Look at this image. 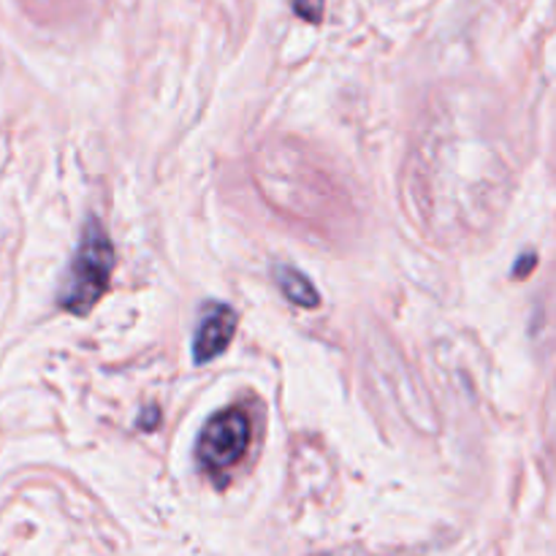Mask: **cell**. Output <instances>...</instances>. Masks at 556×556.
<instances>
[{
	"instance_id": "cell-1",
	"label": "cell",
	"mask_w": 556,
	"mask_h": 556,
	"mask_svg": "<svg viewBox=\"0 0 556 556\" xmlns=\"http://www.w3.org/2000/svg\"><path fill=\"white\" fill-rule=\"evenodd\" d=\"M114 271V248L109 233L96 217L81 228L79 248L68 266L63 288L58 291V304L71 315H87L106 293Z\"/></svg>"
},
{
	"instance_id": "cell-2",
	"label": "cell",
	"mask_w": 556,
	"mask_h": 556,
	"mask_svg": "<svg viewBox=\"0 0 556 556\" xmlns=\"http://www.w3.org/2000/svg\"><path fill=\"white\" fill-rule=\"evenodd\" d=\"M250 445V418L242 407H226L206 421L195 443V459L212 478H223Z\"/></svg>"
},
{
	"instance_id": "cell-3",
	"label": "cell",
	"mask_w": 556,
	"mask_h": 556,
	"mask_svg": "<svg viewBox=\"0 0 556 556\" xmlns=\"http://www.w3.org/2000/svg\"><path fill=\"white\" fill-rule=\"evenodd\" d=\"M237 313L228 304H204L193 337V362L206 364L212 358L223 356L233 342V334H237Z\"/></svg>"
},
{
	"instance_id": "cell-4",
	"label": "cell",
	"mask_w": 556,
	"mask_h": 556,
	"mask_svg": "<svg viewBox=\"0 0 556 556\" xmlns=\"http://www.w3.org/2000/svg\"><path fill=\"white\" fill-rule=\"evenodd\" d=\"M275 280L277 288L282 291V296L288 299L291 304L302 309H315L320 307V293L315 291V286L309 282V277H304L302 271L293 269V266H275Z\"/></svg>"
},
{
	"instance_id": "cell-5",
	"label": "cell",
	"mask_w": 556,
	"mask_h": 556,
	"mask_svg": "<svg viewBox=\"0 0 556 556\" xmlns=\"http://www.w3.org/2000/svg\"><path fill=\"white\" fill-rule=\"evenodd\" d=\"M293 11H296L302 20L320 22V16H324V0H296V3H293Z\"/></svg>"
},
{
	"instance_id": "cell-6",
	"label": "cell",
	"mask_w": 556,
	"mask_h": 556,
	"mask_svg": "<svg viewBox=\"0 0 556 556\" xmlns=\"http://www.w3.org/2000/svg\"><path fill=\"white\" fill-rule=\"evenodd\" d=\"M535 264H538V258H535V253H527L525 258L519 261V264H516V269H514V275L519 277V280H525L527 275H530L532 269H535Z\"/></svg>"
},
{
	"instance_id": "cell-7",
	"label": "cell",
	"mask_w": 556,
	"mask_h": 556,
	"mask_svg": "<svg viewBox=\"0 0 556 556\" xmlns=\"http://www.w3.org/2000/svg\"><path fill=\"white\" fill-rule=\"evenodd\" d=\"M157 418H161V413H157L155 407H150V416H147V413H144V416L139 418V427H141V429H144V427L152 429V427H155V424H157Z\"/></svg>"
}]
</instances>
